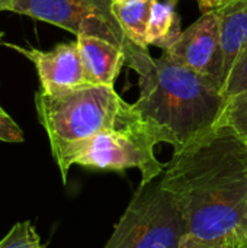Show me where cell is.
<instances>
[{
  "instance_id": "8992f818",
  "label": "cell",
  "mask_w": 247,
  "mask_h": 248,
  "mask_svg": "<svg viewBox=\"0 0 247 248\" xmlns=\"http://www.w3.org/2000/svg\"><path fill=\"white\" fill-rule=\"evenodd\" d=\"M9 12L63 28L74 35L103 38L125 52L138 46L134 44L112 10V0H12Z\"/></svg>"
},
{
  "instance_id": "e0dca14e",
  "label": "cell",
  "mask_w": 247,
  "mask_h": 248,
  "mask_svg": "<svg viewBox=\"0 0 247 248\" xmlns=\"http://www.w3.org/2000/svg\"><path fill=\"white\" fill-rule=\"evenodd\" d=\"M179 248H229V243L204 240V238H198L192 234H186L182 238Z\"/></svg>"
},
{
  "instance_id": "3957f363",
  "label": "cell",
  "mask_w": 247,
  "mask_h": 248,
  "mask_svg": "<svg viewBox=\"0 0 247 248\" xmlns=\"http://www.w3.org/2000/svg\"><path fill=\"white\" fill-rule=\"evenodd\" d=\"M35 106L52 155L96 134L128 131L147 124L114 86L86 84L58 94L39 90L35 94Z\"/></svg>"
},
{
  "instance_id": "ac0fdd59",
  "label": "cell",
  "mask_w": 247,
  "mask_h": 248,
  "mask_svg": "<svg viewBox=\"0 0 247 248\" xmlns=\"http://www.w3.org/2000/svg\"><path fill=\"white\" fill-rule=\"evenodd\" d=\"M230 0H198L199 7L202 12H210V10H217L221 6H224L226 3H229Z\"/></svg>"
},
{
  "instance_id": "9c48e42d",
  "label": "cell",
  "mask_w": 247,
  "mask_h": 248,
  "mask_svg": "<svg viewBox=\"0 0 247 248\" xmlns=\"http://www.w3.org/2000/svg\"><path fill=\"white\" fill-rule=\"evenodd\" d=\"M76 41L90 83L114 86L116 76L125 65L122 48L103 38L90 35H79Z\"/></svg>"
},
{
  "instance_id": "9a60e30c",
  "label": "cell",
  "mask_w": 247,
  "mask_h": 248,
  "mask_svg": "<svg viewBox=\"0 0 247 248\" xmlns=\"http://www.w3.org/2000/svg\"><path fill=\"white\" fill-rule=\"evenodd\" d=\"M223 121L230 124L247 142V92L229 99Z\"/></svg>"
},
{
  "instance_id": "ba28073f",
  "label": "cell",
  "mask_w": 247,
  "mask_h": 248,
  "mask_svg": "<svg viewBox=\"0 0 247 248\" xmlns=\"http://www.w3.org/2000/svg\"><path fill=\"white\" fill-rule=\"evenodd\" d=\"M4 45L23 54L29 61L33 62L38 71L41 90L44 93L58 94L71 89L92 84L84 70L77 41L58 44L51 51L23 48L13 44Z\"/></svg>"
},
{
  "instance_id": "2e32d148",
  "label": "cell",
  "mask_w": 247,
  "mask_h": 248,
  "mask_svg": "<svg viewBox=\"0 0 247 248\" xmlns=\"http://www.w3.org/2000/svg\"><path fill=\"white\" fill-rule=\"evenodd\" d=\"M0 141L3 142H23V132L10 115L0 106Z\"/></svg>"
},
{
  "instance_id": "52a82bcc",
  "label": "cell",
  "mask_w": 247,
  "mask_h": 248,
  "mask_svg": "<svg viewBox=\"0 0 247 248\" xmlns=\"http://www.w3.org/2000/svg\"><path fill=\"white\" fill-rule=\"evenodd\" d=\"M163 54L170 61L208 78L223 92L224 52L217 10L204 12L199 19L181 32L175 44Z\"/></svg>"
},
{
  "instance_id": "6da1fadb",
  "label": "cell",
  "mask_w": 247,
  "mask_h": 248,
  "mask_svg": "<svg viewBox=\"0 0 247 248\" xmlns=\"http://www.w3.org/2000/svg\"><path fill=\"white\" fill-rule=\"evenodd\" d=\"M160 185L189 234L211 241L247 238V142L227 122L173 151Z\"/></svg>"
},
{
  "instance_id": "8fae6325",
  "label": "cell",
  "mask_w": 247,
  "mask_h": 248,
  "mask_svg": "<svg viewBox=\"0 0 247 248\" xmlns=\"http://www.w3.org/2000/svg\"><path fill=\"white\" fill-rule=\"evenodd\" d=\"M156 0H121L112 1V10L127 36L141 48H148L147 26Z\"/></svg>"
},
{
  "instance_id": "5b68a950",
  "label": "cell",
  "mask_w": 247,
  "mask_h": 248,
  "mask_svg": "<svg viewBox=\"0 0 247 248\" xmlns=\"http://www.w3.org/2000/svg\"><path fill=\"white\" fill-rule=\"evenodd\" d=\"M186 221L159 179L140 185L103 248H179Z\"/></svg>"
},
{
  "instance_id": "7402d4cb",
  "label": "cell",
  "mask_w": 247,
  "mask_h": 248,
  "mask_svg": "<svg viewBox=\"0 0 247 248\" xmlns=\"http://www.w3.org/2000/svg\"><path fill=\"white\" fill-rule=\"evenodd\" d=\"M112 1H121V0H112Z\"/></svg>"
},
{
  "instance_id": "7a4b0ae2",
  "label": "cell",
  "mask_w": 247,
  "mask_h": 248,
  "mask_svg": "<svg viewBox=\"0 0 247 248\" xmlns=\"http://www.w3.org/2000/svg\"><path fill=\"white\" fill-rule=\"evenodd\" d=\"M125 65L138 76L137 113L178 150L223 121L229 99L208 78L170 61L153 58L148 48L135 46Z\"/></svg>"
},
{
  "instance_id": "4fadbf2b",
  "label": "cell",
  "mask_w": 247,
  "mask_h": 248,
  "mask_svg": "<svg viewBox=\"0 0 247 248\" xmlns=\"http://www.w3.org/2000/svg\"><path fill=\"white\" fill-rule=\"evenodd\" d=\"M0 248H44L41 238L29 221L17 222L0 241Z\"/></svg>"
},
{
  "instance_id": "30bf717a",
  "label": "cell",
  "mask_w": 247,
  "mask_h": 248,
  "mask_svg": "<svg viewBox=\"0 0 247 248\" xmlns=\"http://www.w3.org/2000/svg\"><path fill=\"white\" fill-rule=\"evenodd\" d=\"M217 15L224 52V76L227 78L236 58L247 46V0H230L217 9Z\"/></svg>"
},
{
  "instance_id": "5bb4252c",
  "label": "cell",
  "mask_w": 247,
  "mask_h": 248,
  "mask_svg": "<svg viewBox=\"0 0 247 248\" xmlns=\"http://www.w3.org/2000/svg\"><path fill=\"white\" fill-rule=\"evenodd\" d=\"M243 92H247V46L231 65L223 87V94L227 99H231Z\"/></svg>"
},
{
  "instance_id": "277c9868",
  "label": "cell",
  "mask_w": 247,
  "mask_h": 248,
  "mask_svg": "<svg viewBox=\"0 0 247 248\" xmlns=\"http://www.w3.org/2000/svg\"><path fill=\"white\" fill-rule=\"evenodd\" d=\"M162 142L160 135L148 125L128 131H106L64 147L54 157L61 179L66 183L68 170L77 164L95 170L124 171L137 169L141 185L150 183L163 173L165 166L154 154Z\"/></svg>"
},
{
  "instance_id": "7c38bea8",
  "label": "cell",
  "mask_w": 247,
  "mask_h": 248,
  "mask_svg": "<svg viewBox=\"0 0 247 248\" xmlns=\"http://www.w3.org/2000/svg\"><path fill=\"white\" fill-rule=\"evenodd\" d=\"M181 19L175 9V0L167 3L156 0L147 26V44L167 49L181 35Z\"/></svg>"
},
{
  "instance_id": "d6986e66",
  "label": "cell",
  "mask_w": 247,
  "mask_h": 248,
  "mask_svg": "<svg viewBox=\"0 0 247 248\" xmlns=\"http://www.w3.org/2000/svg\"><path fill=\"white\" fill-rule=\"evenodd\" d=\"M229 248H247V238L246 240H237V241H230Z\"/></svg>"
},
{
  "instance_id": "44dd1931",
  "label": "cell",
  "mask_w": 247,
  "mask_h": 248,
  "mask_svg": "<svg viewBox=\"0 0 247 248\" xmlns=\"http://www.w3.org/2000/svg\"><path fill=\"white\" fill-rule=\"evenodd\" d=\"M3 35H4V33H3V32H1V31H0V38H1V36H3Z\"/></svg>"
},
{
  "instance_id": "ffe728a7",
  "label": "cell",
  "mask_w": 247,
  "mask_h": 248,
  "mask_svg": "<svg viewBox=\"0 0 247 248\" xmlns=\"http://www.w3.org/2000/svg\"><path fill=\"white\" fill-rule=\"evenodd\" d=\"M10 3H12V0H0V12L9 10L10 9Z\"/></svg>"
}]
</instances>
